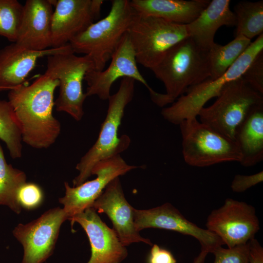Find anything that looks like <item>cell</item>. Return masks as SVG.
Segmentation results:
<instances>
[{"mask_svg": "<svg viewBox=\"0 0 263 263\" xmlns=\"http://www.w3.org/2000/svg\"><path fill=\"white\" fill-rule=\"evenodd\" d=\"M91 70H93V62L87 55L78 56L74 52H67L47 56L45 72L59 82V94L55 101L56 110L66 113L76 121L81 120L87 97L82 82Z\"/></svg>", "mask_w": 263, "mask_h": 263, "instance_id": "9", "label": "cell"}, {"mask_svg": "<svg viewBox=\"0 0 263 263\" xmlns=\"http://www.w3.org/2000/svg\"><path fill=\"white\" fill-rule=\"evenodd\" d=\"M23 5L17 0H0V36L15 42L21 22Z\"/></svg>", "mask_w": 263, "mask_h": 263, "instance_id": "27", "label": "cell"}, {"mask_svg": "<svg viewBox=\"0 0 263 263\" xmlns=\"http://www.w3.org/2000/svg\"><path fill=\"white\" fill-rule=\"evenodd\" d=\"M242 77L253 89L263 94V52L255 58Z\"/></svg>", "mask_w": 263, "mask_h": 263, "instance_id": "30", "label": "cell"}, {"mask_svg": "<svg viewBox=\"0 0 263 263\" xmlns=\"http://www.w3.org/2000/svg\"><path fill=\"white\" fill-rule=\"evenodd\" d=\"M57 79L46 72L29 85L24 83L8 94L19 123L22 142L37 149H47L56 140L61 124L53 113Z\"/></svg>", "mask_w": 263, "mask_h": 263, "instance_id": "1", "label": "cell"}, {"mask_svg": "<svg viewBox=\"0 0 263 263\" xmlns=\"http://www.w3.org/2000/svg\"><path fill=\"white\" fill-rule=\"evenodd\" d=\"M164 84L170 103L210 77L208 50L188 37L170 48L150 69Z\"/></svg>", "mask_w": 263, "mask_h": 263, "instance_id": "3", "label": "cell"}, {"mask_svg": "<svg viewBox=\"0 0 263 263\" xmlns=\"http://www.w3.org/2000/svg\"><path fill=\"white\" fill-rule=\"evenodd\" d=\"M136 14L130 0L111 1L110 12L105 17L93 23L70 41L74 53L89 56L93 70L103 71L128 32Z\"/></svg>", "mask_w": 263, "mask_h": 263, "instance_id": "2", "label": "cell"}, {"mask_svg": "<svg viewBox=\"0 0 263 263\" xmlns=\"http://www.w3.org/2000/svg\"><path fill=\"white\" fill-rule=\"evenodd\" d=\"M251 40L239 35L227 44L214 42L208 50L210 77L216 79L222 75L245 51Z\"/></svg>", "mask_w": 263, "mask_h": 263, "instance_id": "23", "label": "cell"}, {"mask_svg": "<svg viewBox=\"0 0 263 263\" xmlns=\"http://www.w3.org/2000/svg\"><path fill=\"white\" fill-rule=\"evenodd\" d=\"M263 181V171L251 175L237 174L233 178L231 188L235 192H242L249 188L262 182Z\"/></svg>", "mask_w": 263, "mask_h": 263, "instance_id": "31", "label": "cell"}, {"mask_svg": "<svg viewBox=\"0 0 263 263\" xmlns=\"http://www.w3.org/2000/svg\"><path fill=\"white\" fill-rule=\"evenodd\" d=\"M138 168L128 165L120 154L103 160L96 163L92 170V175L96 177L82 184L71 187L65 182V194L59 201L64 207L68 220L91 207L107 186L116 177Z\"/></svg>", "mask_w": 263, "mask_h": 263, "instance_id": "11", "label": "cell"}, {"mask_svg": "<svg viewBox=\"0 0 263 263\" xmlns=\"http://www.w3.org/2000/svg\"><path fill=\"white\" fill-rule=\"evenodd\" d=\"M211 253L214 256L213 263H249L248 243L227 248L220 246Z\"/></svg>", "mask_w": 263, "mask_h": 263, "instance_id": "28", "label": "cell"}, {"mask_svg": "<svg viewBox=\"0 0 263 263\" xmlns=\"http://www.w3.org/2000/svg\"><path fill=\"white\" fill-rule=\"evenodd\" d=\"M230 3L229 0H212L197 18L186 25L189 37L201 48L209 50L220 27L236 25V17L230 9Z\"/></svg>", "mask_w": 263, "mask_h": 263, "instance_id": "20", "label": "cell"}, {"mask_svg": "<svg viewBox=\"0 0 263 263\" xmlns=\"http://www.w3.org/2000/svg\"><path fill=\"white\" fill-rule=\"evenodd\" d=\"M67 52H74L69 43L43 51L29 50L15 42L4 47L0 50V91L25 83L39 58Z\"/></svg>", "mask_w": 263, "mask_h": 263, "instance_id": "18", "label": "cell"}, {"mask_svg": "<svg viewBox=\"0 0 263 263\" xmlns=\"http://www.w3.org/2000/svg\"><path fill=\"white\" fill-rule=\"evenodd\" d=\"M263 52V34L250 45L232 65L220 77L208 78L189 88L171 105L164 108L161 114L165 119L176 125L197 117L200 110L210 99L218 97L230 82L242 77L255 58Z\"/></svg>", "mask_w": 263, "mask_h": 263, "instance_id": "5", "label": "cell"}, {"mask_svg": "<svg viewBox=\"0 0 263 263\" xmlns=\"http://www.w3.org/2000/svg\"><path fill=\"white\" fill-rule=\"evenodd\" d=\"M26 183V174L7 163L0 144V206H6L17 214L21 212L18 194Z\"/></svg>", "mask_w": 263, "mask_h": 263, "instance_id": "24", "label": "cell"}, {"mask_svg": "<svg viewBox=\"0 0 263 263\" xmlns=\"http://www.w3.org/2000/svg\"><path fill=\"white\" fill-rule=\"evenodd\" d=\"M249 263H263V248L255 238L248 242Z\"/></svg>", "mask_w": 263, "mask_h": 263, "instance_id": "33", "label": "cell"}, {"mask_svg": "<svg viewBox=\"0 0 263 263\" xmlns=\"http://www.w3.org/2000/svg\"><path fill=\"white\" fill-rule=\"evenodd\" d=\"M91 207L108 216L113 223V229L123 245L137 242L152 245L151 241L142 237L135 227V209L125 198L119 177L109 183Z\"/></svg>", "mask_w": 263, "mask_h": 263, "instance_id": "16", "label": "cell"}, {"mask_svg": "<svg viewBox=\"0 0 263 263\" xmlns=\"http://www.w3.org/2000/svg\"><path fill=\"white\" fill-rule=\"evenodd\" d=\"M135 81L132 78H122L117 92L110 95L107 114L98 138L76 166L79 173L73 180L74 187L86 182L98 162L120 154L128 148L131 142L129 137L126 135L118 137V131L125 108L133 98Z\"/></svg>", "mask_w": 263, "mask_h": 263, "instance_id": "4", "label": "cell"}, {"mask_svg": "<svg viewBox=\"0 0 263 263\" xmlns=\"http://www.w3.org/2000/svg\"><path fill=\"white\" fill-rule=\"evenodd\" d=\"M148 263H176V260L170 251L154 244L150 252Z\"/></svg>", "mask_w": 263, "mask_h": 263, "instance_id": "32", "label": "cell"}, {"mask_svg": "<svg viewBox=\"0 0 263 263\" xmlns=\"http://www.w3.org/2000/svg\"><path fill=\"white\" fill-rule=\"evenodd\" d=\"M68 220L63 208L56 207L27 224H19L13 231L22 244V263H42L53 253L62 224Z\"/></svg>", "mask_w": 263, "mask_h": 263, "instance_id": "12", "label": "cell"}, {"mask_svg": "<svg viewBox=\"0 0 263 263\" xmlns=\"http://www.w3.org/2000/svg\"><path fill=\"white\" fill-rule=\"evenodd\" d=\"M52 6L50 0H27L15 43L33 51L52 47Z\"/></svg>", "mask_w": 263, "mask_h": 263, "instance_id": "19", "label": "cell"}, {"mask_svg": "<svg viewBox=\"0 0 263 263\" xmlns=\"http://www.w3.org/2000/svg\"><path fill=\"white\" fill-rule=\"evenodd\" d=\"M134 223L138 232L147 228H156L190 236L199 242L201 250L208 253H211L216 248L224 244L215 234L188 220L169 203L149 209H135Z\"/></svg>", "mask_w": 263, "mask_h": 263, "instance_id": "14", "label": "cell"}, {"mask_svg": "<svg viewBox=\"0 0 263 263\" xmlns=\"http://www.w3.org/2000/svg\"><path fill=\"white\" fill-rule=\"evenodd\" d=\"M18 199L21 207L31 210L41 205L43 199V193L37 184L26 182L19 189Z\"/></svg>", "mask_w": 263, "mask_h": 263, "instance_id": "29", "label": "cell"}, {"mask_svg": "<svg viewBox=\"0 0 263 263\" xmlns=\"http://www.w3.org/2000/svg\"><path fill=\"white\" fill-rule=\"evenodd\" d=\"M128 34L137 63L150 69L170 48L189 37L185 24L137 12Z\"/></svg>", "mask_w": 263, "mask_h": 263, "instance_id": "6", "label": "cell"}, {"mask_svg": "<svg viewBox=\"0 0 263 263\" xmlns=\"http://www.w3.org/2000/svg\"><path fill=\"white\" fill-rule=\"evenodd\" d=\"M182 138V153L185 162L196 167H208L226 162H238L241 154L236 142L197 117L179 124Z\"/></svg>", "mask_w": 263, "mask_h": 263, "instance_id": "8", "label": "cell"}, {"mask_svg": "<svg viewBox=\"0 0 263 263\" xmlns=\"http://www.w3.org/2000/svg\"><path fill=\"white\" fill-rule=\"evenodd\" d=\"M207 254V252L201 250L200 254L194 259L192 263H204Z\"/></svg>", "mask_w": 263, "mask_h": 263, "instance_id": "34", "label": "cell"}, {"mask_svg": "<svg viewBox=\"0 0 263 263\" xmlns=\"http://www.w3.org/2000/svg\"><path fill=\"white\" fill-rule=\"evenodd\" d=\"M111 60L107 69L102 71L91 70L86 73L84 80L87 84L85 93L87 97L96 95L101 100H108L112 85L121 77L132 78L141 83L149 90L151 98L156 95L158 93L150 87L138 70L128 32L124 36Z\"/></svg>", "mask_w": 263, "mask_h": 263, "instance_id": "13", "label": "cell"}, {"mask_svg": "<svg viewBox=\"0 0 263 263\" xmlns=\"http://www.w3.org/2000/svg\"><path fill=\"white\" fill-rule=\"evenodd\" d=\"M0 140L5 144L12 159L20 158L22 140L19 123L9 102L0 99Z\"/></svg>", "mask_w": 263, "mask_h": 263, "instance_id": "26", "label": "cell"}, {"mask_svg": "<svg viewBox=\"0 0 263 263\" xmlns=\"http://www.w3.org/2000/svg\"><path fill=\"white\" fill-rule=\"evenodd\" d=\"M210 1V0H130L132 7L138 13L185 25L197 18Z\"/></svg>", "mask_w": 263, "mask_h": 263, "instance_id": "21", "label": "cell"}, {"mask_svg": "<svg viewBox=\"0 0 263 263\" xmlns=\"http://www.w3.org/2000/svg\"><path fill=\"white\" fill-rule=\"evenodd\" d=\"M234 141L241 154L240 163L253 166L263 159V104L255 107L237 128Z\"/></svg>", "mask_w": 263, "mask_h": 263, "instance_id": "22", "label": "cell"}, {"mask_svg": "<svg viewBox=\"0 0 263 263\" xmlns=\"http://www.w3.org/2000/svg\"><path fill=\"white\" fill-rule=\"evenodd\" d=\"M237 24L235 36L251 39L263 32V1H240L234 7Z\"/></svg>", "mask_w": 263, "mask_h": 263, "instance_id": "25", "label": "cell"}, {"mask_svg": "<svg viewBox=\"0 0 263 263\" xmlns=\"http://www.w3.org/2000/svg\"><path fill=\"white\" fill-rule=\"evenodd\" d=\"M78 223L86 232L91 245V256L87 263H121L128 251L113 229L104 223L92 207L69 219Z\"/></svg>", "mask_w": 263, "mask_h": 263, "instance_id": "17", "label": "cell"}, {"mask_svg": "<svg viewBox=\"0 0 263 263\" xmlns=\"http://www.w3.org/2000/svg\"><path fill=\"white\" fill-rule=\"evenodd\" d=\"M263 104V94L249 86L241 77L229 83L216 101L202 108L200 121L234 140L235 131L250 112Z\"/></svg>", "mask_w": 263, "mask_h": 263, "instance_id": "7", "label": "cell"}, {"mask_svg": "<svg viewBox=\"0 0 263 263\" xmlns=\"http://www.w3.org/2000/svg\"><path fill=\"white\" fill-rule=\"evenodd\" d=\"M103 0H57L52 19V48L69 43L100 14Z\"/></svg>", "mask_w": 263, "mask_h": 263, "instance_id": "15", "label": "cell"}, {"mask_svg": "<svg viewBox=\"0 0 263 263\" xmlns=\"http://www.w3.org/2000/svg\"><path fill=\"white\" fill-rule=\"evenodd\" d=\"M206 225L229 248L247 243L260 229L254 207L231 198L226 199L222 207L211 212Z\"/></svg>", "mask_w": 263, "mask_h": 263, "instance_id": "10", "label": "cell"}]
</instances>
